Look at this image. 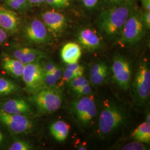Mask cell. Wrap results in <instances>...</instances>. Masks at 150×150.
Listing matches in <instances>:
<instances>
[{"label":"cell","mask_w":150,"mask_h":150,"mask_svg":"<svg viewBox=\"0 0 150 150\" xmlns=\"http://www.w3.org/2000/svg\"><path fill=\"white\" fill-rule=\"evenodd\" d=\"M134 7V1L126 0L121 4L102 12L98 21L101 30L108 36L120 33Z\"/></svg>","instance_id":"cell-1"},{"label":"cell","mask_w":150,"mask_h":150,"mask_svg":"<svg viewBox=\"0 0 150 150\" xmlns=\"http://www.w3.org/2000/svg\"><path fill=\"white\" fill-rule=\"evenodd\" d=\"M127 116L122 107L107 103L102 109L99 118L98 132L102 137L112 134L126 124Z\"/></svg>","instance_id":"cell-2"},{"label":"cell","mask_w":150,"mask_h":150,"mask_svg":"<svg viewBox=\"0 0 150 150\" xmlns=\"http://www.w3.org/2000/svg\"><path fill=\"white\" fill-rule=\"evenodd\" d=\"M31 101L41 113H52L57 111L61 106L62 95L56 87L45 86L32 94Z\"/></svg>","instance_id":"cell-3"},{"label":"cell","mask_w":150,"mask_h":150,"mask_svg":"<svg viewBox=\"0 0 150 150\" xmlns=\"http://www.w3.org/2000/svg\"><path fill=\"white\" fill-rule=\"evenodd\" d=\"M146 30L142 12L134 7L121 31L120 42L130 45L137 43L144 37Z\"/></svg>","instance_id":"cell-4"},{"label":"cell","mask_w":150,"mask_h":150,"mask_svg":"<svg viewBox=\"0 0 150 150\" xmlns=\"http://www.w3.org/2000/svg\"><path fill=\"white\" fill-rule=\"evenodd\" d=\"M132 87L134 100L139 105L148 102L150 96V71L146 62L139 64Z\"/></svg>","instance_id":"cell-5"},{"label":"cell","mask_w":150,"mask_h":150,"mask_svg":"<svg viewBox=\"0 0 150 150\" xmlns=\"http://www.w3.org/2000/svg\"><path fill=\"white\" fill-rule=\"evenodd\" d=\"M42 65L39 61L25 64L22 79L27 91L32 94L45 87Z\"/></svg>","instance_id":"cell-6"},{"label":"cell","mask_w":150,"mask_h":150,"mask_svg":"<svg viewBox=\"0 0 150 150\" xmlns=\"http://www.w3.org/2000/svg\"><path fill=\"white\" fill-rule=\"evenodd\" d=\"M72 110L77 120L85 126L91 124L97 115L96 104L90 97H83L74 101Z\"/></svg>","instance_id":"cell-7"},{"label":"cell","mask_w":150,"mask_h":150,"mask_svg":"<svg viewBox=\"0 0 150 150\" xmlns=\"http://www.w3.org/2000/svg\"><path fill=\"white\" fill-rule=\"evenodd\" d=\"M0 122L15 134L28 132L33 127L32 121L27 116L11 114L0 110Z\"/></svg>","instance_id":"cell-8"},{"label":"cell","mask_w":150,"mask_h":150,"mask_svg":"<svg viewBox=\"0 0 150 150\" xmlns=\"http://www.w3.org/2000/svg\"><path fill=\"white\" fill-rule=\"evenodd\" d=\"M113 79L124 90L129 89L131 80V68L129 60L122 56H116L113 60Z\"/></svg>","instance_id":"cell-9"},{"label":"cell","mask_w":150,"mask_h":150,"mask_svg":"<svg viewBox=\"0 0 150 150\" xmlns=\"http://www.w3.org/2000/svg\"><path fill=\"white\" fill-rule=\"evenodd\" d=\"M24 35L31 43L42 44L49 41L48 31L42 20L34 19L25 27Z\"/></svg>","instance_id":"cell-10"},{"label":"cell","mask_w":150,"mask_h":150,"mask_svg":"<svg viewBox=\"0 0 150 150\" xmlns=\"http://www.w3.org/2000/svg\"><path fill=\"white\" fill-rule=\"evenodd\" d=\"M41 17L48 32L54 36H59L64 31L67 21L62 13L55 10H48L43 12Z\"/></svg>","instance_id":"cell-11"},{"label":"cell","mask_w":150,"mask_h":150,"mask_svg":"<svg viewBox=\"0 0 150 150\" xmlns=\"http://www.w3.org/2000/svg\"><path fill=\"white\" fill-rule=\"evenodd\" d=\"M12 56L24 64L39 61L45 57V54L41 51L28 47H18L13 49Z\"/></svg>","instance_id":"cell-12"},{"label":"cell","mask_w":150,"mask_h":150,"mask_svg":"<svg viewBox=\"0 0 150 150\" xmlns=\"http://www.w3.org/2000/svg\"><path fill=\"white\" fill-rule=\"evenodd\" d=\"M20 18L15 11L0 6V27L6 32L14 33L18 30Z\"/></svg>","instance_id":"cell-13"},{"label":"cell","mask_w":150,"mask_h":150,"mask_svg":"<svg viewBox=\"0 0 150 150\" xmlns=\"http://www.w3.org/2000/svg\"><path fill=\"white\" fill-rule=\"evenodd\" d=\"M2 111L5 112L28 116L32 113L31 106L22 99H10L2 103Z\"/></svg>","instance_id":"cell-14"},{"label":"cell","mask_w":150,"mask_h":150,"mask_svg":"<svg viewBox=\"0 0 150 150\" xmlns=\"http://www.w3.org/2000/svg\"><path fill=\"white\" fill-rule=\"evenodd\" d=\"M78 41L85 48L96 50L101 47V41L96 32L90 28L81 30L78 34Z\"/></svg>","instance_id":"cell-15"},{"label":"cell","mask_w":150,"mask_h":150,"mask_svg":"<svg viewBox=\"0 0 150 150\" xmlns=\"http://www.w3.org/2000/svg\"><path fill=\"white\" fill-rule=\"evenodd\" d=\"M82 51L80 46L75 42L65 44L61 50V57L64 63H77L80 59Z\"/></svg>","instance_id":"cell-16"},{"label":"cell","mask_w":150,"mask_h":150,"mask_svg":"<svg viewBox=\"0 0 150 150\" xmlns=\"http://www.w3.org/2000/svg\"><path fill=\"white\" fill-rule=\"evenodd\" d=\"M25 64L13 57L5 56L2 59V67L13 77L22 78Z\"/></svg>","instance_id":"cell-17"},{"label":"cell","mask_w":150,"mask_h":150,"mask_svg":"<svg viewBox=\"0 0 150 150\" xmlns=\"http://www.w3.org/2000/svg\"><path fill=\"white\" fill-rule=\"evenodd\" d=\"M50 131L54 139L62 142L66 139L69 135L70 126L64 121H57L50 126Z\"/></svg>","instance_id":"cell-18"},{"label":"cell","mask_w":150,"mask_h":150,"mask_svg":"<svg viewBox=\"0 0 150 150\" xmlns=\"http://www.w3.org/2000/svg\"><path fill=\"white\" fill-rule=\"evenodd\" d=\"M136 141L144 144H150V124L144 122L140 124L131 134Z\"/></svg>","instance_id":"cell-19"},{"label":"cell","mask_w":150,"mask_h":150,"mask_svg":"<svg viewBox=\"0 0 150 150\" xmlns=\"http://www.w3.org/2000/svg\"><path fill=\"white\" fill-rule=\"evenodd\" d=\"M17 90V86L12 81L0 77V96L8 95Z\"/></svg>","instance_id":"cell-20"},{"label":"cell","mask_w":150,"mask_h":150,"mask_svg":"<svg viewBox=\"0 0 150 150\" xmlns=\"http://www.w3.org/2000/svg\"><path fill=\"white\" fill-rule=\"evenodd\" d=\"M108 76L107 67L96 73L94 75L90 76L91 82L95 85H99L103 83L107 79Z\"/></svg>","instance_id":"cell-21"},{"label":"cell","mask_w":150,"mask_h":150,"mask_svg":"<svg viewBox=\"0 0 150 150\" xmlns=\"http://www.w3.org/2000/svg\"><path fill=\"white\" fill-rule=\"evenodd\" d=\"M69 82L70 87L74 91L78 90L82 86L89 84V81L83 76L74 78Z\"/></svg>","instance_id":"cell-22"},{"label":"cell","mask_w":150,"mask_h":150,"mask_svg":"<svg viewBox=\"0 0 150 150\" xmlns=\"http://www.w3.org/2000/svg\"><path fill=\"white\" fill-rule=\"evenodd\" d=\"M10 150H29L32 149V146L29 142L25 141H16L10 146Z\"/></svg>","instance_id":"cell-23"},{"label":"cell","mask_w":150,"mask_h":150,"mask_svg":"<svg viewBox=\"0 0 150 150\" xmlns=\"http://www.w3.org/2000/svg\"><path fill=\"white\" fill-rule=\"evenodd\" d=\"M147 149V147L144 143L137 141L128 143L121 149V150H145Z\"/></svg>","instance_id":"cell-24"},{"label":"cell","mask_w":150,"mask_h":150,"mask_svg":"<svg viewBox=\"0 0 150 150\" xmlns=\"http://www.w3.org/2000/svg\"><path fill=\"white\" fill-rule=\"evenodd\" d=\"M48 5L54 8H64L70 5V2L66 0H45Z\"/></svg>","instance_id":"cell-25"},{"label":"cell","mask_w":150,"mask_h":150,"mask_svg":"<svg viewBox=\"0 0 150 150\" xmlns=\"http://www.w3.org/2000/svg\"><path fill=\"white\" fill-rule=\"evenodd\" d=\"M43 81L45 86L48 87H55L57 81L55 79L52 74H44Z\"/></svg>","instance_id":"cell-26"},{"label":"cell","mask_w":150,"mask_h":150,"mask_svg":"<svg viewBox=\"0 0 150 150\" xmlns=\"http://www.w3.org/2000/svg\"><path fill=\"white\" fill-rule=\"evenodd\" d=\"M74 78V72L71 70L66 69L62 76L61 82L60 83V85H62L64 84V83H66V82H69L70 81L72 80Z\"/></svg>","instance_id":"cell-27"},{"label":"cell","mask_w":150,"mask_h":150,"mask_svg":"<svg viewBox=\"0 0 150 150\" xmlns=\"http://www.w3.org/2000/svg\"><path fill=\"white\" fill-rule=\"evenodd\" d=\"M44 74H52L57 67V66L51 62H48L42 65Z\"/></svg>","instance_id":"cell-28"},{"label":"cell","mask_w":150,"mask_h":150,"mask_svg":"<svg viewBox=\"0 0 150 150\" xmlns=\"http://www.w3.org/2000/svg\"><path fill=\"white\" fill-rule=\"evenodd\" d=\"M107 66L106 64L104 63H97L93 64L92 66L91 67L90 72V76L95 74L97 72L100 71L102 69H105L106 67Z\"/></svg>","instance_id":"cell-29"},{"label":"cell","mask_w":150,"mask_h":150,"mask_svg":"<svg viewBox=\"0 0 150 150\" xmlns=\"http://www.w3.org/2000/svg\"><path fill=\"white\" fill-rule=\"evenodd\" d=\"M92 91L91 86L89 84L81 87L78 90H76L75 92L79 95H88L90 94Z\"/></svg>","instance_id":"cell-30"},{"label":"cell","mask_w":150,"mask_h":150,"mask_svg":"<svg viewBox=\"0 0 150 150\" xmlns=\"http://www.w3.org/2000/svg\"><path fill=\"white\" fill-rule=\"evenodd\" d=\"M142 18L146 30H150V11H145L142 12Z\"/></svg>","instance_id":"cell-31"},{"label":"cell","mask_w":150,"mask_h":150,"mask_svg":"<svg viewBox=\"0 0 150 150\" xmlns=\"http://www.w3.org/2000/svg\"><path fill=\"white\" fill-rule=\"evenodd\" d=\"M6 4L11 8L16 10H21L24 9L15 0H6Z\"/></svg>","instance_id":"cell-32"},{"label":"cell","mask_w":150,"mask_h":150,"mask_svg":"<svg viewBox=\"0 0 150 150\" xmlns=\"http://www.w3.org/2000/svg\"><path fill=\"white\" fill-rule=\"evenodd\" d=\"M99 1L100 0H82V2L85 7L91 9L96 7Z\"/></svg>","instance_id":"cell-33"},{"label":"cell","mask_w":150,"mask_h":150,"mask_svg":"<svg viewBox=\"0 0 150 150\" xmlns=\"http://www.w3.org/2000/svg\"><path fill=\"white\" fill-rule=\"evenodd\" d=\"M52 74L54 76L55 79L58 81L60 79H61V78H62V71L61 69L57 66V67L54 70V71Z\"/></svg>","instance_id":"cell-34"},{"label":"cell","mask_w":150,"mask_h":150,"mask_svg":"<svg viewBox=\"0 0 150 150\" xmlns=\"http://www.w3.org/2000/svg\"><path fill=\"white\" fill-rule=\"evenodd\" d=\"M7 38V33L5 30L0 27V44L5 42Z\"/></svg>","instance_id":"cell-35"},{"label":"cell","mask_w":150,"mask_h":150,"mask_svg":"<svg viewBox=\"0 0 150 150\" xmlns=\"http://www.w3.org/2000/svg\"><path fill=\"white\" fill-rule=\"evenodd\" d=\"M81 67V65L78 64L77 62V63H74V64H67L66 69L71 70V71H72L74 72L76 71V70L79 69Z\"/></svg>","instance_id":"cell-36"},{"label":"cell","mask_w":150,"mask_h":150,"mask_svg":"<svg viewBox=\"0 0 150 150\" xmlns=\"http://www.w3.org/2000/svg\"><path fill=\"white\" fill-rule=\"evenodd\" d=\"M141 2L145 11H150V0H141Z\"/></svg>","instance_id":"cell-37"},{"label":"cell","mask_w":150,"mask_h":150,"mask_svg":"<svg viewBox=\"0 0 150 150\" xmlns=\"http://www.w3.org/2000/svg\"><path fill=\"white\" fill-rule=\"evenodd\" d=\"M83 72H84V67L82 66H81V67L79 69L76 70L75 72H74V78L82 76V75L83 74Z\"/></svg>","instance_id":"cell-38"},{"label":"cell","mask_w":150,"mask_h":150,"mask_svg":"<svg viewBox=\"0 0 150 150\" xmlns=\"http://www.w3.org/2000/svg\"><path fill=\"white\" fill-rule=\"evenodd\" d=\"M20 5L22 6L23 8H26L30 5L28 0H15Z\"/></svg>","instance_id":"cell-39"},{"label":"cell","mask_w":150,"mask_h":150,"mask_svg":"<svg viewBox=\"0 0 150 150\" xmlns=\"http://www.w3.org/2000/svg\"><path fill=\"white\" fill-rule=\"evenodd\" d=\"M107 2L111 4L117 5L123 3L125 0H107Z\"/></svg>","instance_id":"cell-40"},{"label":"cell","mask_w":150,"mask_h":150,"mask_svg":"<svg viewBox=\"0 0 150 150\" xmlns=\"http://www.w3.org/2000/svg\"><path fill=\"white\" fill-rule=\"evenodd\" d=\"M30 5H38V0H28Z\"/></svg>","instance_id":"cell-41"},{"label":"cell","mask_w":150,"mask_h":150,"mask_svg":"<svg viewBox=\"0 0 150 150\" xmlns=\"http://www.w3.org/2000/svg\"><path fill=\"white\" fill-rule=\"evenodd\" d=\"M4 139V135L1 131H0V146L2 145Z\"/></svg>","instance_id":"cell-42"},{"label":"cell","mask_w":150,"mask_h":150,"mask_svg":"<svg viewBox=\"0 0 150 150\" xmlns=\"http://www.w3.org/2000/svg\"><path fill=\"white\" fill-rule=\"evenodd\" d=\"M146 122L150 124V112H147L146 116Z\"/></svg>","instance_id":"cell-43"},{"label":"cell","mask_w":150,"mask_h":150,"mask_svg":"<svg viewBox=\"0 0 150 150\" xmlns=\"http://www.w3.org/2000/svg\"><path fill=\"white\" fill-rule=\"evenodd\" d=\"M45 2V0H38V5H40L41 4H43Z\"/></svg>","instance_id":"cell-44"},{"label":"cell","mask_w":150,"mask_h":150,"mask_svg":"<svg viewBox=\"0 0 150 150\" xmlns=\"http://www.w3.org/2000/svg\"><path fill=\"white\" fill-rule=\"evenodd\" d=\"M66 1H69V2H71V1L72 0H66Z\"/></svg>","instance_id":"cell-45"},{"label":"cell","mask_w":150,"mask_h":150,"mask_svg":"<svg viewBox=\"0 0 150 150\" xmlns=\"http://www.w3.org/2000/svg\"><path fill=\"white\" fill-rule=\"evenodd\" d=\"M132 1H134V0H132Z\"/></svg>","instance_id":"cell-46"}]
</instances>
